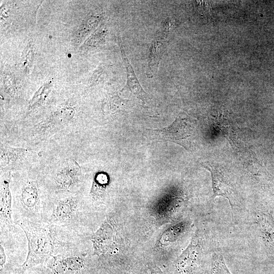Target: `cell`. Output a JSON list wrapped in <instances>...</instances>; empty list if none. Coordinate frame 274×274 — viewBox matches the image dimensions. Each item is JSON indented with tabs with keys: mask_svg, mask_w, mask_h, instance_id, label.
<instances>
[{
	"mask_svg": "<svg viewBox=\"0 0 274 274\" xmlns=\"http://www.w3.org/2000/svg\"><path fill=\"white\" fill-rule=\"evenodd\" d=\"M81 177V169L78 163L73 159H68L56 171L54 185L59 191L71 192L79 186Z\"/></svg>",
	"mask_w": 274,
	"mask_h": 274,
	"instance_id": "6",
	"label": "cell"
},
{
	"mask_svg": "<svg viewBox=\"0 0 274 274\" xmlns=\"http://www.w3.org/2000/svg\"><path fill=\"white\" fill-rule=\"evenodd\" d=\"M119 44L121 49V56L124 61L127 73V85L130 91L143 102L147 101L148 95L140 85L134 70L127 58L123 45L119 37Z\"/></svg>",
	"mask_w": 274,
	"mask_h": 274,
	"instance_id": "13",
	"label": "cell"
},
{
	"mask_svg": "<svg viewBox=\"0 0 274 274\" xmlns=\"http://www.w3.org/2000/svg\"><path fill=\"white\" fill-rule=\"evenodd\" d=\"M10 177H3L1 179L0 218L1 230L14 229V221L12 220V197L10 189Z\"/></svg>",
	"mask_w": 274,
	"mask_h": 274,
	"instance_id": "9",
	"label": "cell"
},
{
	"mask_svg": "<svg viewBox=\"0 0 274 274\" xmlns=\"http://www.w3.org/2000/svg\"><path fill=\"white\" fill-rule=\"evenodd\" d=\"M106 35V30L104 28L100 29L91 36L86 45L90 47H95L104 42Z\"/></svg>",
	"mask_w": 274,
	"mask_h": 274,
	"instance_id": "18",
	"label": "cell"
},
{
	"mask_svg": "<svg viewBox=\"0 0 274 274\" xmlns=\"http://www.w3.org/2000/svg\"><path fill=\"white\" fill-rule=\"evenodd\" d=\"M196 247L191 244L178 258L175 264V274H196L197 268Z\"/></svg>",
	"mask_w": 274,
	"mask_h": 274,
	"instance_id": "12",
	"label": "cell"
},
{
	"mask_svg": "<svg viewBox=\"0 0 274 274\" xmlns=\"http://www.w3.org/2000/svg\"><path fill=\"white\" fill-rule=\"evenodd\" d=\"M14 223L23 230L28 241V254L21 266V272L46 263L55 255V226L27 220H18Z\"/></svg>",
	"mask_w": 274,
	"mask_h": 274,
	"instance_id": "1",
	"label": "cell"
},
{
	"mask_svg": "<svg viewBox=\"0 0 274 274\" xmlns=\"http://www.w3.org/2000/svg\"><path fill=\"white\" fill-rule=\"evenodd\" d=\"M209 3H205L203 1H195L194 3V5L196 10L199 14L201 15H204V14H207L209 12L210 8L209 6H207Z\"/></svg>",
	"mask_w": 274,
	"mask_h": 274,
	"instance_id": "19",
	"label": "cell"
},
{
	"mask_svg": "<svg viewBox=\"0 0 274 274\" xmlns=\"http://www.w3.org/2000/svg\"><path fill=\"white\" fill-rule=\"evenodd\" d=\"M17 211L21 217L19 220L46 222L47 212L42 202L36 181L27 180L22 184L19 192Z\"/></svg>",
	"mask_w": 274,
	"mask_h": 274,
	"instance_id": "2",
	"label": "cell"
},
{
	"mask_svg": "<svg viewBox=\"0 0 274 274\" xmlns=\"http://www.w3.org/2000/svg\"><path fill=\"white\" fill-rule=\"evenodd\" d=\"M201 165L211 174L214 197H224L232 204L235 200L234 191L227 174L220 166L214 163L205 162H202Z\"/></svg>",
	"mask_w": 274,
	"mask_h": 274,
	"instance_id": "7",
	"label": "cell"
},
{
	"mask_svg": "<svg viewBox=\"0 0 274 274\" xmlns=\"http://www.w3.org/2000/svg\"><path fill=\"white\" fill-rule=\"evenodd\" d=\"M147 130L151 134L153 140L172 142L187 149L188 141L192 135L193 128L186 117L180 116L167 127Z\"/></svg>",
	"mask_w": 274,
	"mask_h": 274,
	"instance_id": "4",
	"label": "cell"
},
{
	"mask_svg": "<svg viewBox=\"0 0 274 274\" xmlns=\"http://www.w3.org/2000/svg\"><path fill=\"white\" fill-rule=\"evenodd\" d=\"M261 234L265 245L274 251V220L268 214H264L259 219Z\"/></svg>",
	"mask_w": 274,
	"mask_h": 274,
	"instance_id": "15",
	"label": "cell"
},
{
	"mask_svg": "<svg viewBox=\"0 0 274 274\" xmlns=\"http://www.w3.org/2000/svg\"><path fill=\"white\" fill-rule=\"evenodd\" d=\"M148 267L150 271V274H163L159 267L154 263H148Z\"/></svg>",
	"mask_w": 274,
	"mask_h": 274,
	"instance_id": "21",
	"label": "cell"
},
{
	"mask_svg": "<svg viewBox=\"0 0 274 274\" xmlns=\"http://www.w3.org/2000/svg\"><path fill=\"white\" fill-rule=\"evenodd\" d=\"M49 88L50 86L46 85L41 87L35 93L28 104V111L35 110L43 104L48 94Z\"/></svg>",
	"mask_w": 274,
	"mask_h": 274,
	"instance_id": "17",
	"label": "cell"
},
{
	"mask_svg": "<svg viewBox=\"0 0 274 274\" xmlns=\"http://www.w3.org/2000/svg\"><path fill=\"white\" fill-rule=\"evenodd\" d=\"M210 274H232L228 268L222 255L219 252L213 254Z\"/></svg>",
	"mask_w": 274,
	"mask_h": 274,
	"instance_id": "16",
	"label": "cell"
},
{
	"mask_svg": "<svg viewBox=\"0 0 274 274\" xmlns=\"http://www.w3.org/2000/svg\"><path fill=\"white\" fill-rule=\"evenodd\" d=\"M85 254L62 252L52 256L47 264L55 274H87L88 265Z\"/></svg>",
	"mask_w": 274,
	"mask_h": 274,
	"instance_id": "5",
	"label": "cell"
},
{
	"mask_svg": "<svg viewBox=\"0 0 274 274\" xmlns=\"http://www.w3.org/2000/svg\"><path fill=\"white\" fill-rule=\"evenodd\" d=\"M75 114V109L71 107H64L57 109L37 125L35 133L42 136L47 134L67 124L74 119Z\"/></svg>",
	"mask_w": 274,
	"mask_h": 274,
	"instance_id": "8",
	"label": "cell"
},
{
	"mask_svg": "<svg viewBox=\"0 0 274 274\" xmlns=\"http://www.w3.org/2000/svg\"><path fill=\"white\" fill-rule=\"evenodd\" d=\"M80 206L77 196L61 198L48 211L46 223L55 227L73 225L80 217Z\"/></svg>",
	"mask_w": 274,
	"mask_h": 274,
	"instance_id": "3",
	"label": "cell"
},
{
	"mask_svg": "<svg viewBox=\"0 0 274 274\" xmlns=\"http://www.w3.org/2000/svg\"><path fill=\"white\" fill-rule=\"evenodd\" d=\"M109 183V179L107 174L98 172L94 175L89 193L93 201L100 203L105 201Z\"/></svg>",
	"mask_w": 274,
	"mask_h": 274,
	"instance_id": "14",
	"label": "cell"
},
{
	"mask_svg": "<svg viewBox=\"0 0 274 274\" xmlns=\"http://www.w3.org/2000/svg\"><path fill=\"white\" fill-rule=\"evenodd\" d=\"M6 262V255L4 247L1 243L0 245V268L1 271L4 269Z\"/></svg>",
	"mask_w": 274,
	"mask_h": 274,
	"instance_id": "20",
	"label": "cell"
},
{
	"mask_svg": "<svg viewBox=\"0 0 274 274\" xmlns=\"http://www.w3.org/2000/svg\"><path fill=\"white\" fill-rule=\"evenodd\" d=\"M28 151L23 148H13L1 144L0 149L1 169L6 170L14 167L26 158Z\"/></svg>",
	"mask_w": 274,
	"mask_h": 274,
	"instance_id": "11",
	"label": "cell"
},
{
	"mask_svg": "<svg viewBox=\"0 0 274 274\" xmlns=\"http://www.w3.org/2000/svg\"><path fill=\"white\" fill-rule=\"evenodd\" d=\"M169 32L163 29L153 41L150 48L147 71V76L148 78H152L157 70L160 59L166 48Z\"/></svg>",
	"mask_w": 274,
	"mask_h": 274,
	"instance_id": "10",
	"label": "cell"
}]
</instances>
